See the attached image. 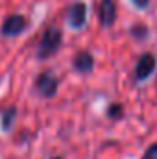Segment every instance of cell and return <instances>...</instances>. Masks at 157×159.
<instances>
[{"instance_id": "7c38bea8", "label": "cell", "mask_w": 157, "mask_h": 159, "mask_svg": "<svg viewBox=\"0 0 157 159\" xmlns=\"http://www.w3.org/2000/svg\"><path fill=\"white\" fill-rule=\"evenodd\" d=\"M139 9H144V7H148V4H150V0H131Z\"/></svg>"}, {"instance_id": "8fae6325", "label": "cell", "mask_w": 157, "mask_h": 159, "mask_svg": "<svg viewBox=\"0 0 157 159\" xmlns=\"http://www.w3.org/2000/svg\"><path fill=\"white\" fill-rule=\"evenodd\" d=\"M142 159H157V144H152V146L144 152Z\"/></svg>"}, {"instance_id": "7a4b0ae2", "label": "cell", "mask_w": 157, "mask_h": 159, "mask_svg": "<svg viewBox=\"0 0 157 159\" xmlns=\"http://www.w3.org/2000/svg\"><path fill=\"white\" fill-rule=\"evenodd\" d=\"M34 85H35V91H37L39 96H43V98H52L57 93L59 80H57V76L52 70H44V72H41L39 76L35 78V83Z\"/></svg>"}, {"instance_id": "52a82bcc", "label": "cell", "mask_w": 157, "mask_h": 159, "mask_svg": "<svg viewBox=\"0 0 157 159\" xmlns=\"http://www.w3.org/2000/svg\"><path fill=\"white\" fill-rule=\"evenodd\" d=\"M72 67H74V70L79 72V74L91 72L92 67H94V57H92V54H91V52H78L76 57H74V61H72Z\"/></svg>"}, {"instance_id": "6da1fadb", "label": "cell", "mask_w": 157, "mask_h": 159, "mask_svg": "<svg viewBox=\"0 0 157 159\" xmlns=\"http://www.w3.org/2000/svg\"><path fill=\"white\" fill-rule=\"evenodd\" d=\"M61 41H63L61 30L56 28V26H48L44 30V34L41 35V41H39V44H37V59H48V57H52L59 50Z\"/></svg>"}, {"instance_id": "277c9868", "label": "cell", "mask_w": 157, "mask_h": 159, "mask_svg": "<svg viewBox=\"0 0 157 159\" xmlns=\"http://www.w3.org/2000/svg\"><path fill=\"white\" fill-rule=\"evenodd\" d=\"M67 22L74 30H79V28L85 26V22H87V6H85V2H74V4L69 6Z\"/></svg>"}, {"instance_id": "4fadbf2b", "label": "cell", "mask_w": 157, "mask_h": 159, "mask_svg": "<svg viewBox=\"0 0 157 159\" xmlns=\"http://www.w3.org/2000/svg\"><path fill=\"white\" fill-rule=\"evenodd\" d=\"M52 159H61V157H52Z\"/></svg>"}, {"instance_id": "30bf717a", "label": "cell", "mask_w": 157, "mask_h": 159, "mask_svg": "<svg viewBox=\"0 0 157 159\" xmlns=\"http://www.w3.org/2000/svg\"><path fill=\"white\" fill-rule=\"evenodd\" d=\"M122 113H124V109H122V106H118V104L109 106V109H107V115H109L111 119H120Z\"/></svg>"}, {"instance_id": "3957f363", "label": "cell", "mask_w": 157, "mask_h": 159, "mask_svg": "<svg viewBox=\"0 0 157 159\" xmlns=\"http://www.w3.org/2000/svg\"><path fill=\"white\" fill-rule=\"evenodd\" d=\"M28 28V19L24 15H19V13H13V15H7L0 26V34L4 37H17L20 35L24 30Z\"/></svg>"}, {"instance_id": "9c48e42d", "label": "cell", "mask_w": 157, "mask_h": 159, "mask_svg": "<svg viewBox=\"0 0 157 159\" xmlns=\"http://www.w3.org/2000/svg\"><path fill=\"white\" fill-rule=\"evenodd\" d=\"M131 35H133L135 39H139V41L146 39V37H148V28L142 26V24H137V26L131 28Z\"/></svg>"}, {"instance_id": "5b68a950", "label": "cell", "mask_w": 157, "mask_h": 159, "mask_svg": "<svg viewBox=\"0 0 157 159\" xmlns=\"http://www.w3.org/2000/svg\"><path fill=\"white\" fill-rule=\"evenodd\" d=\"M155 56L154 54H142L141 57H139V61H137V67H135V80L137 81H144V80H148L152 74H154V70H155Z\"/></svg>"}, {"instance_id": "8992f818", "label": "cell", "mask_w": 157, "mask_h": 159, "mask_svg": "<svg viewBox=\"0 0 157 159\" xmlns=\"http://www.w3.org/2000/svg\"><path fill=\"white\" fill-rule=\"evenodd\" d=\"M98 20L104 28H109L117 20V6L113 0H102L98 6Z\"/></svg>"}, {"instance_id": "ba28073f", "label": "cell", "mask_w": 157, "mask_h": 159, "mask_svg": "<svg viewBox=\"0 0 157 159\" xmlns=\"http://www.w3.org/2000/svg\"><path fill=\"white\" fill-rule=\"evenodd\" d=\"M15 115H17V109H15L13 106L7 107V109L2 113V129H4V131L11 129V126H13V122H15Z\"/></svg>"}]
</instances>
